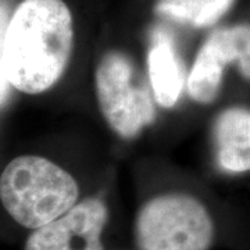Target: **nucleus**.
I'll list each match as a JSON object with an SVG mask.
<instances>
[{
  "mask_svg": "<svg viewBox=\"0 0 250 250\" xmlns=\"http://www.w3.org/2000/svg\"><path fill=\"white\" fill-rule=\"evenodd\" d=\"M96 93L106 121L123 138H134L154 120L150 89L124 54L111 52L100 60Z\"/></svg>",
  "mask_w": 250,
  "mask_h": 250,
  "instance_id": "obj_4",
  "label": "nucleus"
},
{
  "mask_svg": "<svg viewBox=\"0 0 250 250\" xmlns=\"http://www.w3.org/2000/svg\"><path fill=\"white\" fill-rule=\"evenodd\" d=\"M107 208L99 199H85L52 223L34 229L25 250H103L100 241Z\"/></svg>",
  "mask_w": 250,
  "mask_h": 250,
  "instance_id": "obj_6",
  "label": "nucleus"
},
{
  "mask_svg": "<svg viewBox=\"0 0 250 250\" xmlns=\"http://www.w3.org/2000/svg\"><path fill=\"white\" fill-rule=\"evenodd\" d=\"M80 189L70 172L39 156H20L0 175V200L20 225L38 229L77 205Z\"/></svg>",
  "mask_w": 250,
  "mask_h": 250,
  "instance_id": "obj_2",
  "label": "nucleus"
},
{
  "mask_svg": "<svg viewBox=\"0 0 250 250\" xmlns=\"http://www.w3.org/2000/svg\"><path fill=\"white\" fill-rule=\"evenodd\" d=\"M214 138L223 170L250 171V110L229 108L221 113L215 121Z\"/></svg>",
  "mask_w": 250,
  "mask_h": 250,
  "instance_id": "obj_8",
  "label": "nucleus"
},
{
  "mask_svg": "<svg viewBox=\"0 0 250 250\" xmlns=\"http://www.w3.org/2000/svg\"><path fill=\"white\" fill-rule=\"evenodd\" d=\"M74 42L72 16L62 0H22L10 17L3 65L9 83L38 95L62 78Z\"/></svg>",
  "mask_w": 250,
  "mask_h": 250,
  "instance_id": "obj_1",
  "label": "nucleus"
},
{
  "mask_svg": "<svg viewBox=\"0 0 250 250\" xmlns=\"http://www.w3.org/2000/svg\"><path fill=\"white\" fill-rule=\"evenodd\" d=\"M213 236L208 211L188 195L154 197L136 218V241L142 250H207Z\"/></svg>",
  "mask_w": 250,
  "mask_h": 250,
  "instance_id": "obj_3",
  "label": "nucleus"
},
{
  "mask_svg": "<svg viewBox=\"0 0 250 250\" xmlns=\"http://www.w3.org/2000/svg\"><path fill=\"white\" fill-rule=\"evenodd\" d=\"M147 68L156 102L161 107H172L184 89V68L172 38L164 29L153 31Z\"/></svg>",
  "mask_w": 250,
  "mask_h": 250,
  "instance_id": "obj_7",
  "label": "nucleus"
},
{
  "mask_svg": "<svg viewBox=\"0 0 250 250\" xmlns=\"http://www.w3.org/2000/svg\"><path fill=\"white\" fill-rule=\"evenodd\" d=\"M236 64L250 80V25L239 24L214 31L202 46L188 78V89L193 100L210 103L217 98L224 70Z\"/></svg>",
  "mask_w": 250,
  "mask_h": 250,
  "instance_id": "obj_5",
  "label": "nucleus"
},
{
  "mask_svg": "<svg viewBox=\"0 0 250 250\" xmlns=\"http://www.w3.org/2000/svg\"><path fill=\"white\" fill-rule=\"evenodd\" d=\"M10 21L9 6L4 0H0V107L6 103L9 98V88L11 86L4 74V65H3V42L7 24Z\"/></svg>",
  "mask_w": 250,
  "mask_h": 250,
  "instance_id": "obj_10",
  "label": "nucleus"
},
{
  "mask_svg": "<svg viewBox=\"0 0 250 250\" xmlns=\"http://www.w3.org/2000/svg\"><path fill=\"white\" fill-rule=\"evenodd\" d=\"M235 0H159L156 11L164 17L195 28L215 24L231 9Z\"/></svg>",
  "mask_w": 250,
  "mask_h": 250,
  "instance_id": "obj_9",
  "label": "nucleus"
}]
</instances>
